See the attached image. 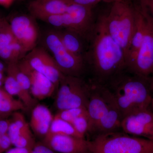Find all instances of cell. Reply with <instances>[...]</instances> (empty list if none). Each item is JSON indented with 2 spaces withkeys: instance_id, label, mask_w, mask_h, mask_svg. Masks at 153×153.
Segmentation results:
<instances>
[{
  "instance_id": "1",
  "label": "cell",
  "mask_w": 153,
  "mask_h": 153,
  "mask_svg": "<svg viewBox=\"0 0 153 153\" xmlns=\"http://www.w3.org/2000/svg\"><path fill=\"white\" fill-rule=\"evenodd\" d=\"M84 59L93 71L94 81L101 84L126 70L125 54L109 35L103 14L95 21Z\"/></svg>"
},
{
  "instance_id": "2",
  "label": "cell",
  "mask_w": 153,
  "mask_h": 153,
  "mask_svg": "<svg viewBox=\"0 0 153 153\" xmlns=\"http://www.w3.org/2000/svg\"><path fill=\"white\" fill-rule=\"evenodd\" d=\"M149 78L141 77L125 70L104 84L112 94L123 117L135 111L149 108L153 98Z\"/></svg>"
},
{
  "instance_id": "3",
  "label": "cell",
  "mask_w": 153,
  "mask_h": 153,
  "mask_svg": "<svg viewBox=\"0 0 153 153\" xmlns=\"http://www.w3.org/2000/svg\"><path fill=\"white\" fill-rule=\"evenodd\" d=\"M111 4L108 13L103 14L105 22L109 35L122 48L126 56L135 26L134 4L130 0Z\"/></svg>"
},
{
  "instance_id": "4",
  "label": "cell",
  "mask_w": 153,
  "mask_h": 153,
  "mask_svg": "<svg viewBox=\"0 0 153 153\" xmlns=\"http://www.w3.org/2000/svg\"><path fill=\"white\" fill-rule=\"evenodd\" d=\"M88 153H153V140L119 131L99 134Z\"/></svg>"
},
{
  "instance_id": "5",
  "label": "cell",
  "mask_w": 153,
  "mask_h": 153,
  "mask_svg": "<svg viewBox=\"0 0 153 153\" xmlns=\"http://www.w3.org/2000/svg\"><path fill=\"white\" fill-rule=\"evenodd\" d=\"M92 9L73 3L65 13L47 17L43 21L55 27L77 33L88 42L95 22Z\"/></svg>"
},
{
  "instance_id": "6",
  "label": "cell",
  "mask_w": 153,
  "mask_h": 153,
  "mask_svg": "<svg viewBox=\"0 0 153 153\" xmlns=\"http://www.w3.org/2000/svg\"><path fill=\"white\" fill-rule=\"evenodd\" d=\"M90 85L78 76L64 75L60 80L55 105L58 110L84 107L87 108Z\"/></svg>"
},
{
  "instance_id": "7",
  "label": "cell",
  "mask_w": 153,
  "mask_h": 153,
  "mask_svg": "<svg viewBox=\"0 0 153 153\" xmlns=\"http://www.w3.org/2000/svg\"><path fill=\"white\" fill-rule=\"evenodd\" d=\"M45 43L62 73L65 75L79 77L85 68V60L66 49L57 31H51L47 33Z\"/></svg>"
},
{
  "instance_id": "8",
  "label": "cell",
  "mask_w": 153,
  "mask_h": 153,
  "mask_svg": "<svg viewBox=\"0 0 153 153\" xmlns=\"http://www.w3.org/2000/svg\"><path fill=\"white\" fill-rule=\"evenodd\" d=\"M146 19L144 36L136 60L131 68L126 71L149 79L153 70V16L140 3Z\"/></svg>"
},
{
  "instance_id": "9",
  "label": "cell",
  "mask_w": 153,
  "mask_h": 153,
  "mask_svg": "<svg viewBox=\"0 0 153 153\" xmlns=\"http://www.w3.org/2000/svg\"><path fill=\"white\" fill-rule=\"evenodd\" d=\"M28 64L51 81L56 87L59 86L62 73L53 57L41 47L34 48L24 57Z\"/></svg>"
},
{
  "instance_id": "10",
  "label": "cell",
  "mask_w": 153,
  "mask_h": 153,
  "mask_svg": "<svg viewBox=\"0 0 153 153\" xmlns=\"http://www.w3.org/2000/svg\"><path fill=\"white\" fill-rule=\"evenodd\" d=\"M121 129L131 135L153 140V111L149 108L126 116Z\"/></svg>"
},
{
  "instance_id": "11",
  "label": "cell",
  "mask_w": 153,
  "mask_h": 153,
  "mask_svg": "<svg viewBox=\"0 0 153 153\" xmlns=\"http://www.w3.org/2000/svg\"><path fill=\"white\" fill-rule=\"evenodd\" d=\"M112 98V94L104 84L94 81L90 84L87 107L90 121V132H93L95 126L105 112Z\"/></svg>"
},
{
  "instance_id": "12",
  "label": "cell",
  "mask_w": 153,
  "mask_h": 153,
  "mask_svg": "<svg viewBox=\"0 0 153 153\" xmlns=\"http://www.w3.org/2000/svg\"><path fill=\"white\" fill-rule=\"evenodd\" d=\"M33 18L20 15L12 18L9 22L14 37L27 53L36 48L38 39V29Z\"/></svg>"
},
{
  "instance_id": "13",
  "label": "cell",
  "mask_w": 153,
  "mask_h": 153,
  "mask_svg": "<svg viewBox=\"0 0 153 153\" xmlns=\"http://www.w3.org/2000/svg\"><path fill=\"white\" fill-rule=\"evenodd\" d=\"M18 65L30 79V94L34 98L42 100L53 94L56 87L51 80L33 69L24 58L18 62Z\"/></svg>"
},
{
  "instance_id": "14",
  "label": "cell",
  "mask_w": 153,
  "mask_h": 153,
  "mask_svg": "<svg viewBox=\"0 0 153 153\" xmlns=\"http://www.w3.org/2000/svg\"><path fill=\"white\" fill-rule=\"evenodd\" d=\"M57 153H88L90 141L61 134H47L43 142Z\"/></svg>"
},
{
  "instance_id": "15",
  "label": "cell",
  "mask_w": 153,
  "mask_h": 153,
  "mask_svg": "<svg viewBox=\"0 0 153 153\" xmlns=\"http://www.w3.org/2000/svg\"><path fill=\"white\" fill-rule=\"evenodd\" d=\"M135 26L132 37L126 55V70L131 68L141 47L145 34L146 19L139 4H134Z\"/></svg>"
},
{
  "instance_id": "16",
  "label": "cell",
  "mask_w": 153,
  "mask_h": 153,
  "mask_svg": "<svg viewBox=\"0 0 153 153\" xmlns=\"http://www.w3.org/2000/svg\"><path fill=\"white\" fill-rule=\"evenodd\" d=\"M71 0H33L28 6L32 17L43 21L47 17L65 13L73 4Z\"/></svg>"
},
{
  "instance_id": "17",
  "label": "cell",
  "mask_w": 153,
  "mask_h": 153,
  "mask_svg": "<svg viewBox=\"0 0 153 153\" xmlns=\"http://www.w3.org/2000/svg\"><path fill=\"white\" fill-rule=\"evenodd\" d=\"M123 117L113 97L105 112L96 126L93 132L99 134L118 131L121 128Z\"/></svg>"
},
{
  "instance_id": "18",
  "label": "cell",
  "mask_w": 153,
  "mask_h": 153,
  "mask_svg": "<svg viewBox=\"0 0 153 153\" xmlns=\"http://www.w3.org/2000/svg\"><path fill=\"white\" fill-rule=\"evenodd\" d=\"M54 117L47 106L37 105L31 113L30 128L36 136L44 139L49 132Z\"/></svg>"
},
{
  "instance_id": "19",
  "label": "cell",
  "mask_w": 153,
  "mask_h": 153,
  "mask_svg": "<svg viewBox=\"0 0 153 153\" xmlns=\"http://www.w3.org/2000/svg\"><path fill=\"white\" fill-rule=\"evenodd\" d=\"M57 31L63 46L73 55L84 58L88 48L84 42H87L81 36L74 32L62 29Z\"/></svg>"
},
{
  "instance_id": "20",
  "label": "cell",
  "mask_w": 153,
  "mask_h": 153,
  "mask_svg": "<svg viewBox=\"0 0 153 153\" xmlns=\"http://www.w3.org/2000/svg\"><path fill=\"white\" fill-rule=\"evenodd\" d=\"M4 89L11 95L17 96L26 108H32L35 107L37 100L31 94L22 89L13 76L7 74L4 82Z\"/></svg>"
},
{
  "instance_id": "21",
  "label": "cell",
  "mask_w": 153,
  "mask_h": 153,
  "mask_svg": "<svg viewBox=\"0 0 153 153\" xmlns=\"http://www.w3.org/2000/svg\"><path fill=\"white\" fill-rule=\"evenodd\" d=\"M26 108L21 100H16L2 87H0V112L11 114L19 110H24Z\"/></svg>"
},
{
  "instance_id": "22",
  "label": "cell",
  "mask_w": 153,
  "mask_h": 153,
  "mask_svg": "<svg viewBox=\"0 0 153 153\" xmlns=\"http://www.w3.org/2000/svg\"><path fill=\"white\" fill-rule=\"evenodd\" d=\"M47 134L66 135L85 138L77 133L71 123L55 116H54Z\"/></svg>"
},
{
  "instance_id": "23",
  "label": "cell",
  "mask_w": 153,
  "mask_h": 153,
  "mask_svg": "<svg viewBox=\"0 0 153 153\" xmlns=\"http://www.w3.org/2000/svg\"><path fill=\"white\" fill-rule=\"evenodd\" d=\"M6 71L7 74L14 76L22 89L30 93L31 84L30 79L27 74L19 68L18 62L7 64Z\"/></svg>"
},
{
  "instance_id": "24",
  "label": "cell",
  "mask_w": 153,
  "mask_h": 153,
  "mask_svg": "<svg viewBox=\"0 0 153 153\" xmlns=\"http://www.w3.org/2000/svg\"><path fill=\"white\" fill-rule=\"evenodd\" d=\"M86 114H88L87 108L79 107L59 111L55 116L71 123L76 118Z\"/></svg>"
},
{
  "instance_id": "25",
  "label": "cell",
  "mask_w": 153,
  "mask_h": 153,
  "mask_svg": "<svg viewBox=\"0 0 153 153\" xmlns=\"http://www.w3.org/2000/svg\"><path fill=\"white\" fill-rule=\"evenodd\" d=\"M75 130L83 137L85 134L90 132V119L88 114L83 115L74 119L71 123Z\"/></svg>"
},
{
  "instance_id": "26",
  "label": "cell",
  "mask_w": 153,
  "mask_h": 153,
  "mask_svg": "<svg viewBox=\"0 0 153 153\" xmlns=\"http://www.w3.org/2000/svg\"><path fill=\"white\" fill-rule=\"evenodd\" d=\"M12 146H13V144L7 133L2 136L0 145V153L7 152L11 149Z\"/></svg>"
},
{
  "instance_id": "27",
  "label": "cell",
  "mask_w": 153,
  "mask_h": 153,
  "mask_svg": "<svg viewBox=\"0 0 153 153\" xmlns=\"http://www.w3.org/2000/svg\"><path fill=\"white\" fill-rule=\"evenodd\" d=\"M31 153H57L52 150L44 143H36L31 150Z\"/></svg>"
},
{
  "instance_id": "28",
  "label": "cell",
  "mask_w": 153,
  "mask_h": 153,
  "mask_svg": "<svg viewBox=\"0 0 153 153\" xmlns=\"http://www.w3.org/2000/svg\"><path fill=\"white\" fill-rule=\"evenodd\" d=\"M117 1L119 0H72V2L75 4L91 7H93L94 6L102 1L112 3Z\"/></svg>"
},
{
  "instance_id": "29",
  "label": "cell",
  "mask_w": 153,
  "mask_h": 153,
  "mask_svg": "<svg viewBox=\"0 0 153 153\" xmlns=\"http://www.w3.org/2000/svg\"><path fill=\"white\" fill-rule=\"evenodd\" d=\"M8 117H0V137L7 133L8 131L11 119H8Z\"/></svg>"
},
{
  "instance_id": "30",
  "label": "cell",
  "mask_w": 153,
  "mask_h": 153,
  "mask_svg": "<svg viewBox=\"0 0 153 153\" xmlns=\"http://www.w3.org/2000/svg\"><path fill=\"white\" fill-rule=\"evenodd\" d=\"M140 3L153 16V0H140Z\"/></svg>"
},
{
  "instance_id": "31",
  "label": "cell",
  "mask_w": 153,
  "mask_h": 153,
  "mask_svg": "<svg viewBox=\"0 0 153 153\" xmlns=\"http://www.w3.org/2000/svg\"><path fill=\"white\" fill-rule=\"evenodd\" d=\"M31 150L25 148L14 147L10 149L6 153H31Z\"/></svg>"
},
{
  "instance_id": "32",
  "label": "cell",
  "mask_w": 153,
  "mask_h": 153,
  "mask_svg": "<svg viewBox=\"0 0 153 153\" xmlns=\"http://www.w3.org/2000/svg\"><path fill=\"white\" fill-rule=\"evenodd\" d=\"M14 0H0V5L6 8L9 7L12 4Z\"/></svg>"
},
{
  "instance_id": "33",
  "label": "cell",
  "mask_w": 153,
  "mask_h": 153,
  "mask_svg": "<svg viewBox=\"0 0 153 153\" xmlns=\"http://www.w3.org/2000/svg\"><path fill=\"white\" fill-rule=\"evenodd\" d=\"M7 22V21L6 20L5 18H2V17L0 18V32Z\"/></svg>"
},
{
  "instance_id": "34",
  "label": "cell",
  "mask_w": 153,
  "mask_h": 153,
  "mask_svg": "<svg viewBox=\"0 0 153 153\" xmlns=\"http://www.w3.org/2000/svg\"><path fill=\"white\" fill-rule=\"evenodd\" d=\"M5 76L4 72H0V87H2V85H4V80Z\"/></svg>"
},
{
  "instance_id": "35",
  "label": "cell",
  "mask_w": 153,
  "mask_h": 153,
  "mask_svg": "<svg viewBox=\"0 0 153 153\" xmlns=\"http://www.w3.org/2000/svg\"><path fill=\"white\" fill-rule=\"evenodd\" d=\"M7 70V67L1 60H0V72H4Z\"/></svg>"
},
{
  "instance_id": "36",
  "label": "cell",
  "mask_w": 153,
  "mask_h": 153,
  "mask_svg": "<svg viewBox=\"0 0 153 153\" xmlns=\"http://www.w3.org/2000/svg\"><path fill=\"white\" fill-rule=\"evenodd\" d=\"M149 82L151 90L153 93V75H152V76L150 77Z\"/></svg>"
},
{
  "instance_id": "37",
  "label": "cell",
  "mask_w": 153,
  "mask_h": 153,
  "mask_svg": "<svg viewBox=\"0 0 153 153\" xmlns=\"http://www.w3.org/2000/svg\"><path fill=\"white\" fill-rule=\"evenodd\" d=\"M11 114H5L2 113L0 112V117H9Z\"/></svg>"
},
{
  "instance_id": "38",
  "label": "cell",
  "mask_w": 153,
  "mask_h": 153,
  "mask_svg": "<svg viewBox=\"0 0 153 153\" xmlns=\"http://www.w3.org/2000/svg\"><path fill=\"white\" fill-rule=\"evenodd\" d=\"M151 105H152V108H153V97L152 100V104H151Z\"/></svg>"
},
{
  "instance_id": "39",
  "label": "cell",
  "mask_w": 153,
  "mask_h": 153,
  "mask_svg": "<svg viewBox=\"0 0 153 153\" xmlns=\"http://www.w3.org/2000/svg\"><path fill=\"white\" fill-rule=\"evenodd\" d=\"M1 136L0 137V145H1Z\"/></svg>"
},
{
  "instance_id": "40",
  "label": "cell",
  "mask_w": 153,
  "mask_h": 153,
  "mask_svg": "<svg viewBox=\"0 0 153 153\" xmlns=\"http://www.w3.org/2000/svg\"><path fill=\"white\" fill-rule=\"evenodd\" d=\"M152 75H153V70L152 71ZM152 75H151V76H152Z\"/></svg>"
},
{
  "instance_id": "41",
  "label": "cell",
  "mask_w": 153,
  "mask_h": 153,
  "mask_svg": "<svg viewBox=\"0 0 153 153\" xmlns=\"http://www.w3.org/2000/svg\"><path fill=\"white\" fill-rule=\"evenodd\" d=\"M0 18H1V17H0Z\"/></svg>"
},
{
  "instance_id": "42",
  "label": "cell",
  "mask_w": 153,
  "mask_h": 153,
  "mask_svg": "<svg viewBox=\"0 0 153 153\" xmlns=\"http://www.w3.org/2000/svg\"><path fill=\"white\" fill-rule=\"evenodd\" d=\"M71 1H72V0H71Z\"/></svg>"
}]
</instances>
